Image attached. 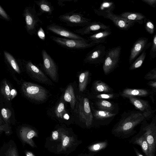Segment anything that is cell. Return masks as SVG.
Wrapping results in <instances>:
<instances>
[{"label":"cell","mask_w":156,"mask_h":156,"mask_svg":"<svg viewBox=\"0 0 156 156\" xmlns=\"http://www.w3.org/2000/svg\"><path fill=\"white\" fill-rule=\"evenodd\" d=\"M146 119L140 112L132 111L126 113L112 128V134L122 139L127 138L136 133L135 127Z\"/></svg>","instance_id":"obj_1"},{"label":"cell","mask_w":156,"mask_h":156,"mask_svg":"<svg viewBox=\"0 0 156 156\" xmlns=\"http://www.w3.org/2000/svg\"><path fill=\"white\" fill-rule=\"evenodd\" d=\"M51 39L57 44L64 48L71 49H82L96 45L84 38L82 40L70 39L54 36H51Z\"/></svg>","instance_id":"obj_2"},{"label":"cell","mask_w":156,"mask_h":156,"mask_svg":"<svg viewBox=\"0 0 156 156\" xmlns=\"http://www.w3.org/2000/svg\"><path fill=\"white\" fill-rule=\"evenodd\" d=\"M141 123L140 131L144 135L149 145L151 156H155L156 148V123L155 120H153L150 123L146 120Z\"/></svg>","instance_id":"obj_3"},{"label":"cell","mask_w":156,"mask_h":156,"mask_svg":"<svg viewBox=\"0 0 156 156\" xmlns=\"http://www.w3.org/2000/svg\"><path fill=\"white\" fill-rule=\"evenodd\" d=\"M121 50L120 46H118L106 51L103 65V69L105 75L110 73L118 66L120 60Z\"/></svg>","instance_id":"obj_4"},{"label":"cell","mask_w":156,"mask_h":156,"mask_svg":"<svg viewBox=\"0 0 156 156\" xmlns=\"http://www.w3.org/2000/svg\"><path fill=\"white\" fill-rule=\"evenodd\" d=\"M22 90L27 97L37 101H43L47 97V92L44 87L30 82H24Z\"/></svg>","instance_id":"obj_5"},{"label":"cell","mask_w":156,"mask_h":156,"mask_svg":"<svg viewBox=\"0 0 156 156\" xmlns=\"http://www.w3.org/2000/svg\"><path fill=\"white\" fill-rule=\"evenodd\" d=\"M59 20L71 27H83L91 22V19L85 17L81 12H75L74 11L59 16Z\"/></svg>","instance_id":"obj_6"},{"label":"cell","mask_w":156,"mask_h":156,"mask_svg":"<svg viewBox=\"0 0 156 156\" xmlns=\"http://www.w3.org/2000/svg\"><path fill=\"white\" fill-rule=\"evenodd\" d=\"M24 15L27 32L31 35L35 34L38 23H42V22L38 17L34 5L32 7L26 8Z\"/></svg>","instance_id":"obj_7"},{"label":"cell","mask_w":156,"mask_h":156,"mask_svg":"<svg viewBox=\"0 0 156 156\" xmlns=\"http://www.w3.org/2000/svg\"><path fill=\"white\" fill-rule=\"evenodd\" d=\"M106 52L105 46L99 44L87 53L84 61L86 63L92 64L103 63Z\"/></svg>","instance_id":"obj_8"},{"label":"cell","mask_w":156,"mask_h":156,"mask_svg":"<svg viewBox=\"0 0 156 156\" xmlns=\"http://www.w3.org/2000/svg\"><path fill=\"white\" fill-rule=\"evenodd\" d=\"M41 55L44 70L54 81H56L58 70L55 62L45 50H42Z\"/></svg>","instance_id":"obj_9"},{"label":"cell","mask_w":156,"mask_h":156,"mask_svg":"<svg viewBox=\"0 0 156 156\" xmlns=\"http://www.w3.org/2000/svg\"><path fill=\"white\" fill-rule=\"evenodd\" d=\"M46 29L47 30L60 36L64 37L65 38L76 40H82L84 39L74 32L55 23L48 25L46 27Z\"/></svg>","instance_id":"obj_10"},{"label":"cell","mask_w":156,"mask_h":156,"mask_svg":"<svg viewBox=\"0 0 156 156\" xmlns=\"http://www.w3.org/2000/svg\"><path fill=\"white\" fill-rule=\"evenodd\" d=\"M110 29V27L106 25L99 22H91L89 23L82 27L76 29L74 32L79 34L84 35L96 33L100 31L106 29Z\"/></svg>","instance_id":"obj_11"},{"label":"cell","mask_w":156,"mask_h":156,"mask_svg":"<svg viewBox=\"0 0 156 156\" xmlns=\"http://www.w3.org/2000/svg\"><path fill=\"white\" fill-rule=\"evenodd\" d=\"M128 98L136 108L139 110L142 113L146 119H148L151 117L154 111L152 110L147 101L134 97Z\"/></svg>","instance_id":"obj_12"},{"label":"cell","mask_w":156,"mask_h":156,"mask_svg":"<svg viewBox=\"0 0 156 156\" xmlns=\"http://www.w3.org/2000/svg\"><path fill=\"white\" fill-rule=\"evenodd\" d=\"M103 17L111 20L117 27L122 30H128L135 23L133 22L122 17L119 15H115L112 12L108 13Z\"/></svg>","instance_id":"obj_13"},{"label":"cell","mask_w":156,"mask_h":156,"mask_svg":"<svg viewBox=\"0 0 156 156\" xmlns=\"http://www.w3.org/2000/svg\"><path fill=\"white\" fill-rule=\"evenodd\" d=\"M148 39L140 37L134 43L131 49L129 58V64H132L138 56L144 51L147 45Z\"/></svg>","instance_id":"obj_14"},{"label":"cell","mask_w":156,"mask_h":156,"mask_svg":"<svg viewBox=\"0 0 156 156\" xmlns=\"http://www.w3.org/2000/svg\"><path fill=\"white\" fill-rule=\"evenodd\" d=\"M28 71L36 80L41 83L51 84V81L42 71L31 61H28L26 64Z\"/></svg>","instance_id":"obj_15"},{"label":"cell","mask_w":156,"mask_h":156,"mask_svg":"<svg viewBox=\"0 0 156 156\" xmlns=\"http://www.w3.org/2000/svg\"><path fill=\"white\" fill-rule=\"evenodd\" d=\"M129 142L131 144L140 146L146 156H151L145 136L141 131H140L138 133L132 137Z\"/></svg>","instance_id":"obj_16"},{"label":"cell","mask_w":156,"mask_h":156,"mask_svg":"<svg viewBox=\"0 0 156 156\" xmlns=\"http://www.w3.org/2000/svg\"><path fill=\"white\" fill-rule=\"evenodd\" d=\"M111 33V29L102 30L90 35L88 40L90 42L96 45L103 43L106 41L107 37Z\"/></svg>","instance_id":"obj_17"},{"label":"cell","mask_w":156,"mask_h":156,"mask_svg":"<svg viewBox=\"0 0 156 156\" xmlns=\"http://www.w3.org/2000/svg\"><path fill=\"white\" fill-rule=\"evenodd\" d=\"M150 92L147 90L141 89L126 88L121 92V95L125 97H146L149 95Z\"/></svg>","instance_id":"obj_18"},{"label":"cell","mask_w":156,"mask_h":156,"mask_svg":"<svg viewBox=\"0 0 156 156\" xmlns=\"http://www.w3.org/2000/svg\"><path fill=\"white\" fill-rule=\"evenodd\" d=\"M34 2L39 8V12L37 13L38 16L44 13L51 15L54 8L50 2L47 0H39Z\"/></svg>","instance_id":"obj_19"},{"label":"cell","mask_w":156,"mask_h":156,"mask_svg":"<svg viewBox=\"0 0 156 156\" xmlns=\"http://www.w3.org/2000/svg\"><path fill=\"white\" fill-rule=\"evenodd\" d=\"M119 16L129 20L137 22L142 24L146 17L143 14L136 12H126L122 13Z\"/></svg>","instance_id":"obj_20"},{"label":"cell","mask_w":156,"mask_h":156,"mask_svg":"<svg viewBox=\"0 0 156 156\" xmlns=\"http://www.w3.org/2000/svg\"><path fill=\"white\" fill-rule=\"evenodd\" d=\"M36 135L34 130L27 127H22L20 131V135L22 140L32 146H34V143L32 139Z\"/></svg>","instance_id":"obj_21"},{"label":"cell","mask_w":156,"mask_h":156,"mask_svg":"<svg viewBox=\"0 0 156 156\" xmlns=\"http://www.w3.org/2000/svg\"><path fill=\"white\" fill-rule=\"evenodd\" d=\"M115 8L114 3L110 1H106L103 2L98 9H94L95 13L98 16H103L110 12H112Z\"/></svg>","instance_id":"obj_22"},{"label":"cell","mask_w":156,"mask_h":156,"mask_svg":"<svg viewBox=\"0 0 156 156\" xmlns=\"http://www.w3.org/2000/svg\"><path fill=\"white\" fill-rule=\"evenodd\" d=\"M83 104L84 114L86 118V124L89 127L92 124L93 120V115L91 112L89 101L88 98H85L83 99Z\"/></svg>","instance_id":"obj_23"},{"label":"cell","mask_w":156,"mask_h":156,"mask_svg":"<svg viewBox=\"0 0 156 156\" xmlns=\"http://www.w3.org/2000/svg\"><path fill=\"white\" fill-rule=\"evenodd\" d=\"M64 98L66 101L69 103L71 108L73 109L75 106L76 99L73 89L71 85H69L66 89Z\"/></svg>","instance_id":"obj_24"},{"label":"cell","mask_w":156,"mask_h":156,"mask_svg":"<svg viewBox=\"0 0 156 156\" xmlns=\"http://www.w3.org/2000/svg\"><path fill=\"white\" fill-rule=\"evenodd\" d=\"M151 42L147 44L146 48L142 52L140 55L133 61L130 65L129 69L130 70L135 69L140 67L145 59L147 53V50L151 45Z\"/></svg>","instance_id":"obj_25"},{"label":"cell","mask_w":156,"mask_h":156,"mask_svg":"<svg viewBox=\"0 0 156 156\" xmlns=\"http://www.w3.org/2000/svg\"><path fill=\"white\" fill-rule=\"evenodd\" d=\"M93 115L97 119L103 120L115 116L116 114L113 112L92 109Z\"/></svg>","instance_id":"obj_26"},{"label":"cell","mask_w":156,"mask_h":156,"mask_svg":"<svg viewBox=\"0 0 156 156\" xmlns=\"http://www.w3.org/2000/svg\"><path fill=\"white\" fill-rule=\"evenodd\" d=\"M96 104L99 110L112 112L114 106L112 103L107 101L99 99L96 102Z\"/></svg>","instance_id":"obj_27"},{"label":"cell","mask_w":156,"mask_h":156,"mask_svg":"<svg viewBox=\"0 0 156 156\" xmlns=\"http://www.w3.org/2000/svg\"><path fill=\"white\" fill-rule=\"evenodd\" d=\"M89 74V71L86 70L82 73L80 75L79 88L80 91H83L85 90L88 82Z\"/></svg>","instance_id":"obj_28"},{"label":"cell","mask_w":156,"mask_h":156,"mask_svg":"<svg viewBox=\"0 0 156 156\" xmlns=\"http://www.w3.org/2000/svg\"><path fill=\"white\" fill-rule=\"evenodd\" d=\"M108 140L106 139L94 144L89 147V149L92 151L98 152L105 149L108 146Z\"/></svg>","instance_id":"obj_29"},{"label":"cell","mask_w":156,"mask_h":156,"mask_svg":"<svg viewBox=\"0 0 156 156\" xmlns=\"http://www.w3.org/2000/svg\"><path fill=\"white\" fill-rule=\"evenodd\" d=\"M94 86L95 90L98 92L107 93L111 90V88L106 83L100 80L95 81Z\"/></svg>","instance_id":"obj_30"},{"label":"cell","mask_w":156,"mask_h":156,"mask_svg":"<svg viewBox=\"0 0 156 156\" xmlns=\"http://www.w3.org/2000/svg\"><path fill=\"white\" fill-rule=\"evenodd\" d=\"M4 54L6 59L13 69L18 73H20L19 67L14 58L9 53L4 51Z\"/></svg>","instance_id":"obj_31"},{"label":"cell","mask_w":156,"mask_h":156,"mask_svg":"<svg viewBox=\"0 0 156 156\" xmlns=\"http://www.w3.org/2000/svg\"><path fill=\"white\" fill-rule=\"evenodd\" d=\"M1 90L5 98L7 100L10 101V90L9 86L5 80L3 82Z\"/></svg>","instance_id":"obj_32"},{"label":"cell","mask_w":156,"mask_h":156,"mask_svg":"<svg viewBox=\"0 0 156 156\" xmlns=\"http://www.w3.org/2000/svg\"><path fill=\"white\" fill-rule=\"evenodd\" d=\"M65 112L64 104L63 102H60L56 108L55 110V114L57 117L62 118Z\"/></svg>","instance_id":"obj_33"},{"label":"cell","mask_w":156,"mask_h":156,"mask_svg":"<svg viewBox=\"0 0 156 156\" xmlns=\"http://www.w3.org/2000/svg\"><path fill=\"white\" fill-rule=\"evenodd\" d=\"M77 111L78 113L79 117L80 119L86 123V118L84 114L83 100H81V99H79L77 102Z\"/></svg>","instance_id":"obj_34"},{"label":"cell","mask_w":156,"mask_h":156,"mask_svg":"<svg viewBox=\"0 0 156 156\" xmlns=\"http://www.w3.org/2000/svg\"><path fill=\"white\" fill-rule=\"evenodd\" d=\"M151 47L150 51V59H154L156 56V34H155L153 37Z\"/></svg>","instance_id":"obj_35"},{"label":"cell","mask_w":156,"mask_h":156,"mask_svg":"<svg viewBox=\"0 0 156 156\" xmlns=\"http://www.w3.org/2000/svg\"><path fill=\"white\" fill-rule=\"evenodd\" d=\"M145 27L146 30L149 34H152L155 30V27L153 22L150 20H147L145 23Z\"/></svg>","instance_id":"obj_36"},{"label":"cell","mask_w":156,"mask_h":156,"mask_svg":"<svg viewBox=\"0 0 156 156\" xmlns=\"http://www.w3.org/2000/svg\"><path fill=\"white\" fill-rule=\"evenodd\" d=\"M144 78L147 80H156V68L151 70L144 77Z\"/></svg>","instance_id":"obj_37"},{"label":"cell","mask_w":156,"mask_h":156,"mask_svg":"<svg viewBox=\"0 0 156 156\" xmlns=\"http://www.w3.org/2000/svg\"><path fill=\"white\" fill-rule=\"evenodd\" d=\"M116 96L112 94H102L96 95V97L99 99H109L114 98Z\"/></svg>","instance_id":"obj_38"},{"label":"cell","mask_w":156,"mask_h":156,"mask_svg":"<svg viewBox=\"0 0 156 156\" xmlns=\"http://www.w3.org/2000/svg\"><path fill=\"white\" fill-rule=\"evenodd\" d=\"M1 112L2 117L5 120L9 119L12 114L11 111L7 108H2L1 109Z\"/></svg>","instance_id":"obj_39"},{"label":"cell","mask_w":156,"mask_h":156,"mask_svg":"<svg viewBox=\"0 0 156 156\" xmlns=\"http://www.w3.org/2000/svg\"><path fill=\"white\" fill-rule=\"evenodd\" d=\"M6 156H18L15 147H11L9 148L6 152Z\"/></svg>","instance_id":"obj_40"},{"label":"cell","mask_w":156,"mask_h":156,"mask_svg":"<svg viewBox=\"0 0 156 156\" xmlns=\"http://www.w3.org/2000/svg\"><path fill=\"white\" fill-rule=\"evenodd\" d=\"M37 35L42 40L45 39V33L41 27H40L37 32Z\"/></svg>","instance_id":"obj_41"},{"label":"cell","mask_w":156,"mask_h":156,"mask_svg":"<svg viewBox=\"0 0 156 156\" xmlns=\"http://www.w3.org/2000/svg\"><path fill=\"white\" fill-rule=\"evenodd\" d=\"M142 1L147 4L155 8L156 6V0H141Z\"/></svg>","instance_id":"obj_42"},{"label":"cell","mask_w":156,"mask_h":156,"mask_svg":"<svg viewBox=\"0 0 156 156\" xmlns=\"http://www.w3.org/2000/svg\"><path fill=\"white\" fill-rule=\"evenodd\" d=\"M0 15L6 20L9 19V17L3 9L0 6Z\"/></svg>","instance_id":"obj_43"},{"label":"cell","mask_w":156,"mask_h":156,"mask_svg":"<svg viewBox=\"0 0 156 156\" xmlns=\"http://www.w3.org/2000/svg\"><path fill=\"white\" fill-rule=\"evenodd\" d=\"M17 92L15 89H12L10 90V99L13 98L17 95Z\"/></svg>","instance_id":"obj_44"},{"label":"cell","mask_w":156,"mask_h":156,"mask_svg":"<svg viewBox=\"0 0 156 156\" xmlns=\"http://www.w3.org/2000/svg\"><path fill=\"white\" fill-rule=\"evenodd\" d=\"M147 84L149 86L151 87L154 89H156V80H152L149 82L147 83Z\"/></svg>","instance_id":"obj_45"},{"label":"cell","mask_w":156,"mask_h":156,"mask_svg":"<svg viewBox=\"0 0 156 156\" xmlns=\"http://www.w3.org/2000/svg\"><path fill=\"white\" fill-rule=\"evenodd\" d=\"M69 138L68 136H66L64 138L62 142V145L63 146H66L69 143Z\"/></svg>","instance_id":"obj_46"},{"label":"cell","mask_w":156,"mask_h":156,"mask_svg":"<svg viewBox=\"0 0 156 156\" xmlns=\"http://www.w3.org/2000/svg\"><path fill=\"white\" fill-rule=\"evenodd\" d=\"M52 137L54 140H56L58 137V133L57 131H53L52 133Z\"/></svg>","instance_id":"obj_47"},{"label":"cell","mask_w":156,"mask_h":156,"mask_svg":"<svg viewBox=\"0 0 156 156\" xmlns=\"http://www.w3.org/2000/svg\"><path fill=\"white\" fill-rule=\"evenodd\" d=\"M133 147L136 156H144L137 148L134 147Z\"/></svg>","instance_id":"obj_48"},{"label":"cell","mask_w":156,"mask_h":156,"mask_svg":"<svg viewBox=\"0 0 156 156\" xmlns=\"http://www.w3.org/2000/svg\"><path fill=\"white\" fill-rule=\"evenodd\" d=\"M26 156H34L33 154L31 152L27 151L26 153Z\"/></svg>","instance_id":"obj_49"},{"label":"cell","mask_w":156,"mask_h":156,"mask_svg":"<svg viewBox=\"0 0 156 156\" xmlns=\"http://www.w3.org/2000/svg\"><path fill=\"white\" fill-rule=\"evenodd\" d=\"M2 128H0V131L2 130Z\"/></svg>","instance_id":"obj_50"}]
</instances>
